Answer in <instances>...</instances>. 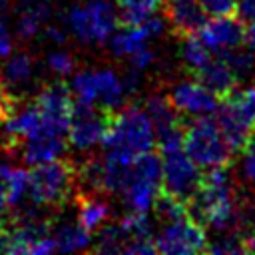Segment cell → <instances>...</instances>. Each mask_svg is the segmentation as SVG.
I'll list each match as a JSON object with an SVG mask.
<instances>
[{
    "label": "cell",
    "instance_id": "cell-1",
    "mask_svg": "<svg viewBox=\"0 0 255 255\" xmlns=\"http://www.w3.org/2000/svg\"><path fill=\"white\" fill-rule=\"evenodd\" d=\"M78 189L76 167L66 159L36 163L28 171V197L38 207H60Z\"/></svg>",
    "mask_w": 255,
    "mask_h": 255
},
{
    "label": "cell",
    "instance_id": "cell-2",
    "mask_svg": "<svg viewBox=\"0 0 255 255\" xmlns=\"http://www.w3.org/2000/svg\"><path fill=\"white\" fill-rule=\"evenodd\" d=\"M183 149L203 169L229 165L235 153L227 143L217 120L211 116H201L185 124Z\"/></svg>",
    "mask_w": 255,
    "mask_h": 255
},
{
    "label": "cell",
    "instance_id": "cell-3",
    "mask_svg": "<svg viewBox=\"0 0 255 255\" xmlns=\"http://www.w3.org/2000/svg\"><path fill=\"white\" fill-rule=\"evenodd\" d=\"M153 143L155 129L143 108L124 106L114 112L110 133L104 141L106 147H116L131 155H139L143 151H149Z\"/></svg>",
    "mask_w": 255,
    "mask_h": 255
},
{
    "label": "cell",
    "instance_id": "cell-4",
    "mask_svg": "<svg viewBox=\"0 0 255 255\" xmlns=\"http://www.w3.org/2000/svg\"><path fill=\"white\" fill-rule=\"evenodd\" d=\"M215 120L231 149L243 151L255 137V92L251 88L233 90L223 98Z\"/></svg>",
    "mask_w": 255,
    "mask_h": 255
},
{
    "label": "cell",
    "instance_id": "cell-5",
    "mask_svg": "<svg viewBox=\"0 0 255 255\" xmlns=\"http://www.w3.org/2000/svg\"><path fill=\"white\" fill-rule=\"evenodd\" d=\"M72 96L76 102L92 104L110 112H116L126 106L128 90L124 78H120L114 70H82L72 78Z\"/></svg>",
    "mask_w": 255,
    "mask_h": 255
},
{
    "label": "cell",
    "instance_id": "cell-6",
    "mask_svg": "<svg viewBox=\"0 0 255 255\" xmlns=\"http://www.w3.org/2000/svg\"><path fill=\"white\" fill-rule=\"evenodd\" d=\"M118 6L108 0H86L68 14L70 32L88 46H102L118 28Z\"/></svg>",
    "mask_w": 255,
    "mask_h": 255
},
{
    "label": "cell",
    "instance_id": "cell-7",
    "mask_svg": "<svg viewBox=\"0 0 255 255\" xmlns=\"http://www.w3.org/2000/svg\"><path fill=\"white\" fill-rule=\"evenodd\" d=\"M161 187V159L149 151L139 153L133 159L129 177L124 185L122 199L129 213H147Z\"/></svg>",
    "mask_w": 255,
    "mask_h": 255
},
{
    "label": "cell",
    "instance_id": "cell-8",
    "mask_svg": "<svg viewBox=\"0 0 255 255\" xmlns=\"http://www.w3.org/2000/svg\"><path fill=\"white\" fill-rule=\"evenodd\" d=\"M161 151V187L177 199L189 203L197 193L201 171L183 145L163 147Z\"/></svg>",
    "mask_w": 255,
    "mask_h": 255
},
{
    "label": "cell",
    "instance_id": "cell-9",
    "mask_svg": "<svg viewBox=\"0 0 255 255\" xmlns=\"http://www.w3.org/2000/svg\"><path fill=\"white\" fill-rule=\"evenodd\" d=\"M112 118H114V112L110 110L74 100V114L68 128L70 145L80 151H86V149H92L94 145L104 143L110 133Z\"/></svg>",
    "mask_w": 255,
    "mask_h": 255
},
{
    "label": "cell",
    "instance_id": "cell-10",
    "mask_svg": "<svg viewBox=\"0 0 255 255\" xmlns=\"http://www.w3.org/2000/svg\"><path fill=\"white\" fill-rule=\"evenodd\" d=\"M207 235L203 223L185 215L171 223H165L163 229L155 235L157 253H201L207 251Z\"/></svg>",
    "mask_w": 255,
    "mask_h": 255
},
{
    "label": "cell",
    "instance_id": "cell-11",
    "mask_svg": "<svg viewBox=\"0 0 255 255\" xmlns=\"http://www.w3.org/2000/svg\"><path fill=\"white\" fill-rule=\"evenodd\" d=\"M197 36L213 54H223L245 44V22L233 14L213 16L203 22Z\"/></svg>",
    "mask_w": 255,
    "mask_h": 255
},
{
    "label": "cell",
    "instance_id": "cell-12",
    "mask_svg": "<svg viewBox=\"0 0 255 255\" xmlns=\"http://www.w3.org/2000/svg\"><path fill=\"white\" fill-rule=\"evenodd\" d=\"M169 100L181 116L189 118L211 116L219 106V98L209 88H205L197 78L175 84L169 92Z\"/></svg>",
    "mask_w": 255,
    "mask_h": 255
},
{
    "label": "cell",
    "instance_id": "cell-13",
    "mask_svg": "<svg viewBox=\"0 0 255 255\" xmlns=\"http://www.w3.org/2000/svg\"><path fill=\"white\" fill-rule=\"evenodd\" d=\"M165 26L179 38L193 36L207 20L201 0H165L163 6Z\"/></svg>",
    "mask_w": 255,
    "mask_h": 255
},
{
    "label": "cell",
    "instance_id": "cell-14",
    "mask_svg": "<svg viewBox=\"0 0 255 255\" xmlns=\"http://www.w3.org/2000/svg\"><path fill=\"white\" fill-rule=\"evenodd\" d=\"M193 78H197L205 88H209L221 100L239 88V78L235 76L233 68L229 66L223 54L209 58L207 64L193 74Z\"/></svg>",
    "mask_w": 255,
    "mask_h": 255
},
{
    "label": "cell",
    "instance_id": "cell-15",
    "mask_svg": "<svg viewBox=\"0 0 255 255\" xmlns=\"http://www.w3.org/2000/svg\"><path fill=\"white\" fill-rule=\"evenodd\" d=\"M52 14L50 0H20L16 8V34L20 40H32L44 32Z\"/></svg>",
    "mask_w": 255,
    "mask_h": 255
},
{
    "label": "cell",
    "instance_id": "cell-16",
    "mask_svg": "<svg viewBox=\"0 0 255 255\" xmlns=\"http://www.w3.org/2000/svg\"><path fill=\"white\" fill-rule=\"evenodd\" d=\"M66 139H68L66 135H58V133H40V135H34L30 139H24L18 145L16 153L30 165L52 161L64 153Z\"/></svg>",
    "mask_w": 255,
    "mask_h": 255
},
{
    "label": "cell",
    "instance_id": "cell-17",
    "mask_svg": "<svg viewBox=\"0 0 255 255\" xmlns=\"http://www.w3.org/2000/svg\"><path fill=\"white\" fill-rule=\"evenodd\" d=\"M34 78V58L28 52H16L4 58L0 66V84L12 94L20 96V90L28 86Z\"/></svg>",
    "mask_w": 255,
    "mask_h": 255
},
{
    "label": "cell",
    "instance_id": "cell-18",
    "mask_svg": "<svg viewBox=\"0 0 255 255\" xmlns=\"http://www.w3.org/2000/svg\"><path fill=\"white\" fill-rule=\"evenodd\" d=\"M78 191V197H76V203H78V221L80 225H84L90 233L100 229L108 217H110V205L108 201L102 197V193L98 191Z\"/></svg>",
    "mask_w": 255,
    "mask_h": 255
},
{
    "label": "cell",
    "instance_id": "cell-19",
    "mask_svg": "<svg viewBox=\"0 0 255 255\" xmlns=\"http://www.w3.org/2000/svg\"><path fill=\"white\" fill-rule=\"evenodd\" d=\"M149 34L143 24H126V28L118 30L110 38V50L116 58H129L149 42Z\"/></svg>",
    "mask_w": 255,
    "mask_h": 255
},
{
    "label": "cell",
    "instance_id": "cell-20",
    "mask_svg": "<svg viewBox=\"0 0 255 255\" xmlns=\"http://www.w3.org/2000/svg\"><path fill=\"white\" fill-rule=\"evenodd\" d=\"M52 237L56 243V251H82L88 249L92 243L90 231L84 225H80V221L58 225Z\"/></svg>",
    "mask_w": 255,
    "mask_h": 255
},
{
    "label": "cell",
    "instance_id": "cell-21",
    "mask_svg": "<svg viewBox=\"0 0 255 255\" xmlns=\"http://www.w3.org/2000/svg\"><path fill=\"white\" fill-rule=\"evenodd\" d=\"M211 58V50L199 40L197 34L193 36H185L183 38V48H181V62L183 68L193 76L197 70H201L207 60Z\"/></svg>",
    "mask_w": 255,
    "mask_h": 255
},
{
    "label": "cell",
    "instance_id": "cell-22",
    "mask_svg": "<svg viewBox=\"0 0 255 255\" xmlns=\"http://www.w3.org/2000/svg\"><path fill=\"white\" fill-rule=\"evenodd\" d=\"M153 211L157 215V219L165 225V223H171L175 219H181L185 215H189V207L185 201L177 199L175 195L167 193V191H159L155 201H153Z\"/></svg>",
    "mask_w": 255,
    "mask_h": 255
},
{
    "label": "cell",
    "instance_id": "cell-23",
    "mask_svg": "<svg viewBox=\"0 0 255 255\" xmlns=\"http://www.w3.org/2000/svg\"><path fill=\"white\" fill-rule=\"evenodd\" d=\"M155 0H118V12L126 24H139L155 12Z\"/></svg>",
    "mask_w": 255,
    "mask_h": 255
},
{
    "label": "cell",
    "instance_id": "cell-24",
    "mask_svg": "<svg viewBox=\"0 0 255 255\" xmlns=\"http://www.w3.org/2000/svg\"><path fill=\"white\" fill-rule=\"evenodd\" d=\"M225 60L229 62V66L233 68L235 76L241 80H251L255 76V50H241L235 48V50H229V52H223Z\"/></svg>",
    "mask_w": 255,
    "mask_h": 255
},
{
    "label": "cell",
    "instance_id": "cell-25",
    "mask_svg": "<svg viewBox=\"0 0 255 255\" xmlns=\"http://www.w3.org/2000/svg\"><path fill=\"white\" fill-rule=\"evenodd\" d=\"M245 237L243 231H223L219 239L207 245V253L229 255V253H245Z\"/></svg>",
    "mask_w": 255,
    "mask_h": 255
},
{
    "label": "cell",
    "instance_id": "cell-26",
    "mask_svg": "<svg viewBox=\"0 0 255 255\" xmlns=\"http://www.w3.org/2000/svg\"><path fill=\"white\" fill-rule=\"evenodd\" d=\"M46 64L50 68L52 74H56L58 78H68L76 72V58L66 52V50H54L48 54Z\"/></svg>",
    "mask_w": 255,
    "mask_h": 255
},
{
    "label": "cell",
    "instance_id": "cell-27",
    "mask_svg": "<svg viewBox=\"0 0 255 255\" xmlns=\"http://www.w3.org/2000/svg\"><path fill=\"white\" fill-rule=\"evenodd\" d=\"M14 48V38H12V30H10V22L4 10H0V58L4 60L6 56L12 54Z\"/></svg>",
    "mask_w": 255,
    "mask_h": 255
},
{
    "label": "cell",
    "instance_id": "cell-28",
    "mask_svg": "<svg viewBox=\"0 0 255 255\" xmlns=\"http://www.w3.org/2000/svg\"><path fill=\"white\" fill-rule=\"evenodd\" d=\"M239 0H201L203 8L211 16H221V14H233L237 10Z\"/></svg>",
    "mask_w": 255,
    "mask_h": 255
},
{
    "label": "cell",
    "instance_id": "cell-29",
    "mask_svg": "<svg viewBox=\"0 0 255 255\" xmlns=\"http://www.w3.org/2000/svg\"><path fill=\"white\" fill-rule=\"evenodd\" d=\"M235 12L243 22H253L255 20V0H239Z\"/></svg>",
    "mask_w": 255,
    "mask_h": 255
},
{
    "label": "cell",
    "instance_id": "cell-30",
    "mask_svg": "<svg viewBox=\"0 0 255 255\" xmlns=\"http://www.w3.org/2000/svg\"><path fill=\"white\" fill-rule=\"evenodd\" d=\"M243 237H245L247 253H255V225H251L247 231H243Z\"/></svg>",
    "mask_w": 255,
    "mask_h": 255
},
{
    "label": "cell",
    "instance_id": "cell-31",
    "mask_svg": "<svg viewBox=\"0 0 255 255\" xmlns=\"http://www.w3.org/2000/svg\"><path fill=\"white\" fill-rule=\"evenodd\" d=\"M245 44H247L251 50H255V20L249 22V26L245 28Z\"/></svg>",
    "mask_w": 255,
    "mask_h": 255
},
{
    "label": "cell",
    "instance_id": "cell-32",
    "mask_svg": "<svg viewBox=\"0 0 255 255\" xmlns=\"http://www.w3.org/2000/svg\"><path fill=\"white\" fill-rule=\"evenodd\" d=\"M249 88H251V90H253V92H255V76H253V78H251V86H249Z\"/></svg>",
    "mask_w": 255,
    "mask_h": 255
},
{
    "label": "cell",
    "instance_id": "cell-33",
    "mask_svg": "<svg viewBox=\"0 0 255 255\" xmlns=\"http://www.w3.org/2000/svg\"><path fill=\"white\" fill-rule=\"evenodd\" d=\"M155 2H165V0H155Z\"/></svg>",
    "mask_w": 255,
    "mask_h": 255
}]
</instances>
